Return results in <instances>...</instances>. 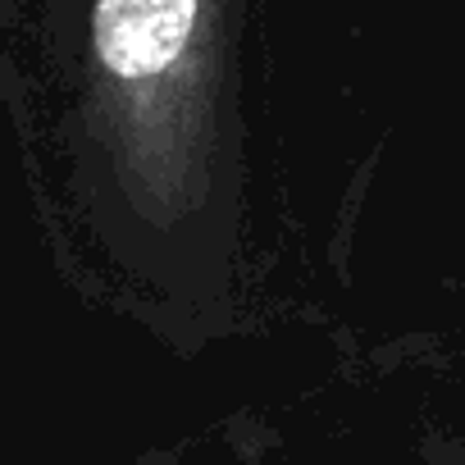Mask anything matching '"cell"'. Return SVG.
Here are the masks:
<instances>
[{"label": "cell", "mask_w": 465, "mask_h": 465, "mask_svg": "<svg viewBox=\"0 0 465 465\" xmlns=\"http://www.w3.org/2000/svg\"><path fill=\"white\" fill-rule=\"evenodd\" d=\"M242 28L247 0H46L64 146L92 205L124 210L151 155L214 151L232 124Z\"/></svg>", "instance_id": "6da1fadb"}, {"label": "cell", "mask_w": 465, "mask_h": 465, "mask_svg": "<svg viewBox=\"0 0 465 465\" xmlns=\"http://www.w3.org/2000/svg\"><path fill=\"white\" fill-rule=\"evenodd\" d=\"M19 10H24V0H0V96H5L15 105V114L24 119V78H19L10 51H5V37L19 24Z\"/></svg>", "instance_id": "7a4b0ae2"}]
</instances>
